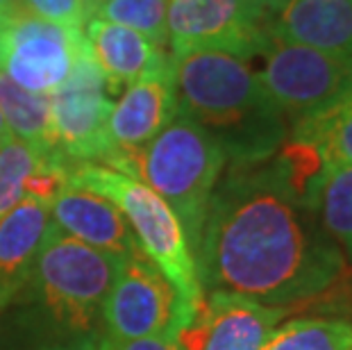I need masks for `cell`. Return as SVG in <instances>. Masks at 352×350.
Listing matches in <instances>:
<instances>
[{"label":"cell","mask_w":352,"mask_h":350,"mask_svg":"<svg viewBox=\"0 0 352 350\" xmlns=\"http://www.w3.org/2000/svg\"><path fill=\"white\" fill-rule=\"evenodd\" d=\"M193 257L205 294H241L282 309L325 296L348 273L343 250L277 155L230 164Z\"/></svg>","instance_id":"obj_1"},{"label":"cell","mask_w":352,"mask_h":350,"mask_svg":"<svg viewBox=\"0 0 352 350\" xmlns=\"http://www.w3.org/2000/svg\"><path fill=\"white\" fill-rule=\"evenodd\" d=\"M116 266L48 223L25 285L0 314L3 348L102 350V307Z\"/></svg>","instance_id":"obj_2"},{"label":"cell","mask_w":352,"mask_h":350,"mask_svg":"<svg viewBox=\"0 0 352 350\" xmlns=\"http://www.w3.org/2000/svg\"><path fill=\"white\" fill-rule=\"evenodd\" d=\"M170 57L179 111L214 137L230 164L266 162L287 144V116L248 59L221 50Z\"/></svg>","instance_id":"obj_3"},{"label":"cell","mask_w":352,"mask_h":350,"mask_svg":"<svg viewBox=\"0 0 352 350\" xmlns=\"http://www.w3.org/2000/svg\"><path fill=\"white\" fill-rule=\"evenodd\" d=\"M228 157L207 130L182 111L118 171L166 200L196 252L205 216Z\"/></svg>","instance_id":"obj_4"},{"label":"cell","mask_w":352,"mask_h":350,"mask_svg":"<svg viewBox=\"0 0 352 350\" xmlns=\"http://www.w3.org/2000/svg\"><path fill=\"white\" fill-rule=\"evenodd\" d=\"M69 184L98 193L123 212L141 250L170 280L186 311L196 316L205 292L198 278L193 250L166 200L157 196L144 182L134 180L121 171L91 162L73 164L69 171Z\"/></svg>","instance_id":"obj_5"},{"label":"cell","mask_w":352,"mask_h":350,"mask_svg":"<svg viewBox=\"0 0 352 350\" xmlns=\"http://www.w3.org/2000/svg\"><path fill=\"white\" fill-rule=\"evenodd\" d=\"M257 57V76L287 116L289 128L332 109L352 94V62L282 39L273 30Z\"/></svg>","instance_id":"obj_6"},{"label":"cell","mask_w":352,"mask_h":350,"mask_svg":"<svg viewBox=\"0 0 352 350\" xmlns=\"http://www.w3.org/2000/svg\"><path fill=\"white\" fill-rule=\"evenodd\" d=\"M182 305V298L157 264L144 250L118 262L114 280L104 298V346L153 337V334L177 330L193 323Z\"/></svg>","instance_id":"obj_7"},{"label":"cell","mask_w":352,"mask_h":350,"mask_svg":"<svg viewBox=\"0 0 352 350\" xmlns=\"http://www.w3.org/2000/svg\"><path fill=\"white\" fill-rule=\"evenodd\" d=\"M111 107L114 100L107 91V80L85 41L69 78L50 94V137L59 157L71 166L107 162Z\"/></svg>","instance_id":"obj_8"},{"label":"cell","mask_w":352,"mask_h":350,"mask_svg":"<svg viewBox=\"0 0 352 350\" xmlns=\"http://www.w3.org/2000/svg\"><path fill=\"white\" fill-rule=\"evenodd\" d=\"M85 41V30L52 23L16 0L0 14V71L28 91L50 96L69 78Z\"/></svg>","instance_id":"obj_9"},{"label":"cell","mask_w":352,"mask_h":350,"mask_svg":"<svg viewBox=\"0 0 352 350\" xmlns=\"http://www.w3.org/2000/svg\"><path fill=\"white\" fill-rule=\"evenodd\" d=\"M166 30L170 55L221 50L250 62L271 34V14L241 0H168Z\"/></svg>","instance_id":"obj_10"},{"label":"cell","mask_w":352,"mask_h":350,"mask_svg":"<svg viewBox=\"0 0 352 350\" xmlns=\"http://www.w3.org/2000/svg\"><path fill=\"white\" fill-rule=\"evenodd\" d=\"M179 111L173 57L148 71L121 94L107 121L111 155L102 166L118 171L141 148L160 135Z\"/></svg>","instance_id":"obj_11"},{"label":"cell","mask_w":352,"mask_h":350,"mask_svg":"<svg viewBox=\"0 0 352 350\" xmlns=\"http://www.w3.org/2000/svg\"><path fill=\"white\" fill-rule=\"evenodd\" d=\"M287 309L248 296L207 292L196 318L179 332L189 350H261Z\"/></svg>","instance_id":"obj_12"},{"label":"cell","mask_w":352,"mask_h":350,"mask_svg":"<svg viewBox=\"0 0 352 350\" xmlns=\"http://www.w3.org/2000/svg\"><path fill=\"white\" fill-rule=\"evenodd\" d=\"M50 223L71 239L116 262L141 250L130 223L111 200L66 182L50 203Z\"/></svg>","instance_id":"obj_13"},{"label":"cell","mask_w":352,"mask_h":350,"mask_svg":"<svg viewBox=\"0 0 352 350\" xmlns=\"http://www.w3.org/2000/svg\"><path fill=\"white\" fill-rule=\"evenodd\" d=\"M282 39L352 62V0H284L271 17Z\"/></svg>","instance_id":"obj_14"},{"label":"cell","mask_w":352,"mask_h":350,"mask_svg":"<svg viewBox=\"0 0 352 350\" xmlns=\"http://www.w3.org/2000/svg\"><path fill=\"white\" fill-rule=\"evenodd\" d=\"M85 36L96 64L100 66L107 80V91L111 98L123 94L132 82L162 66L170 57L166 50L155 46L144 34L98 17L87 21Z\"/></svg>","instance_id":"obj_15"},{"label":"cell","mask_w":352,"mask_h":350,"mask_svg":"<svg viewBox=\"0 0 352 350\" xmlns=\"http://www.w3.org/2000/svg\"><path fill=\"white\" fill-rule=\"evenodd\" d=\"M50 223V203L25 196L0 219V314L25 285Z\"/></svg>","instance_id":"obj_16"},{"label":"cell","mask_w":352,"mask_h":350,"mask_svg":"<svg viewBox=\"0 0 352 350\" xmlns=\"http://www.w3.org/2000/svg\"><path fill=\"white\" fill-rule=\"evenodd\" d=\"M0 109L12 137L23 141L41 160H62L50 137V96L28 91L0 71Z\"/></svg>","instance_id":"obj_17"},{"label":"cell","mask_w":352,"mask_h":350,"mask_svg":"<svg viewBox=\"0 0 352 350\" xmlns=\"http://www.w3.org/2000/svg\"><path fill=\"white\" fill-rule=\"evenodd\" d=\"M289 139L316 146L327 166H352V94L323 114L294 123Z\"/></svg>","instance_id":"obj_18"},{"label":"cell","mask_w":352,"mask_h":350,"mask_svg":"<svg viewBox=\"0 0 352 350\" xmlns=\"http://www.w3.org/2000/svg\"><path fill=\"white\" fill-rule=\"evenodd\" d=\"M261 350H352V323L325 316L291 318L275 327Z\"/></svg>","instance_id":"obj_19"},{"label":"cell","mask_w":352,"mask_h":350,"mask_svg":"<svg viewBox=\"0 0 352 350\" xmlns=\"http://www.w3.org/2000/svg\"><path fill=\"white\" fill-rule=\"evenodd\" d=\"M318 219L352 264V166H327L318 193Z\"/></svg>","instance_id":"obj_20"},{"label":"cell","mask_w":352,"mask_h":350,"mask_svg":"<svg viewBox=\"0 0 352 350\" xmlns=\"http://www.w3.org/2000/svg\"><path fill=\"white\" fill-rule=\"evenodd\" d=\"M96 17L130 28L160 48L168 46V0H109Z\"/></svg>","instance_id":"obj_21"},{"label":"cell","mask_w":352,"mask_h":350,"mask_svg":"<svg viewBox=\"0 0 352 350\" xmlns=\"http://www.w3.org/2000/svg\"><path fill=\"white\" fill-rule=\"evenodd\" d=\"M39 160V155L16 137L0 144V219L25 196V184Z\"/></svg>","instance_id":"obj_22"},{"label":"cell","mask_w":352,"mask_h":350,"mask_svg":"<svg viewBox=\"0 0 352 350\" xmlns=\"http://www.w3.org/2000/svg\"><path fill=\"white\" fill-rule=\"evenodd\" d=\"M19 3L36 17L73 30H85L87 21L94 17L89 0H19Z\"/></svg>","instance_id":"obj_23"},{"label":"cell","mask_w":352,"mask_h":350,"mask_svg":"<svg viewBox=\"0 0 352 350\" xmlns=\"http://www.w3.org/2000/svg\"><path fill=\"white\" fill-rule=\"evenodd\" d=\"M104 350H189V348L179 339L177 330H166V332L153 334V337L132 339V341H123V344L107 346Z\"/></svg>","instance_id":"obj_24"},{"label":"cell","mask_w":352,"mask_h":350,"mask_svg":"<svg viewBox=\"0 0 352 350\" xmlns=\"http://www.w3.org/2000/svg\"><path fill=\"white\" fill-rule=\"evenodd\" d=\"M241 3L257 7V10L266 12V14H271V17H273V14L284 5V0H241Z\"/></svg>","instance_id":"obj_25"},{"label":"cell","mask_w":352,"mask_h":350,"mask_svg":"<svg viewBox=\"0 0 352 350\" xmlns=\"http://www.w3.org/2000/svg\"><path fill=\"white\" fill-rule=\"evenodd\" d=\"M7 139H12V132H10V128H7V121H5V116H3V109H0V144H5Z\"/></svg>","instance_id":"obj_26"},{"label":"cell","mask_w":352,"mask_h":350,"mask_svg":"<svg viewBox=\"0 0 352 350\" xmlns=\"http://www.w3.org/2000/svg\"><path fill=\"white\" fill-rule=\"evenodd\" d=\"M107 3H109V0H89V7H91L94 17H96V14H98L100 7H102V5H107Z\"/></svg>","instance_id":"obj_27"},{"label":"cell","mask_w":352,"mask_h":350,"mask_svg":"<svg viewBox=\"0 0 352 350\" xmlns=\"http://www.w3.org/2000/svg\"><path fill=\"white\" fill-rule=\"evenodd\" d=\"M12 5H16V0H0V14H5Z\"/></svg>","instance_id":"obj_28"}]
</instances>
